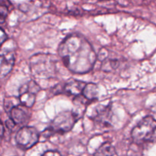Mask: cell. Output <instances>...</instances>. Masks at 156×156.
<instances>
[{
  "label": "cell",
  "mask_w": 156,
  "mask_h": 156,
  "mask_svg": "<svg viewBox=\"0 0 156 156\" xmlns=\"http://www.w3.org/2000/svg\"><path fill=\"white\" fill-rule=\"evenodd\" d=\"M58 53L66 68L76 74L88 73L97 60V54L89 41L78 34L66 37L59 44Z\"/></svg>",
  "instance_id": "6da1fadb"
},
{
  "label": "cell",
  "mask_w": 156,
  "mask_h": 156,
  "mask_svg": "<svg viewBox=\"0 0 156 156\" xmlns=\"http://www.w3.org/2000/svg\"><path fill=\"white\" fill-rule=\"evenodd\" d=\"M79 120L73 111H62L52 120L48 127L43 133V136L49 138L54 134H64L69 132Z\"/></svg>",
  "instance_id": "7a4b0ae2"
},
{
  "label": "cell",
  "mask_w": 156,
  "mask_h": 156,
  "mask_svg": "<svg viewBox=\"0 0 156 156\" xmlns=\"http://www.w3.org/2000/svg\"><path fill=\"white\" fill-rule=\"evenodd\" d=\"M131 137L136 143H152L156 140V120L152 116L142 119L133 129Z\"/></svg>",
  "instance_id": "3957f363"
},
{
  "label": "cell",
  "mask_w": 156,
  "mask_h": 156,
  "mask_svg": "<svg viewBox=\"0 0 156 156\" xmlns=\"http://www.w3.org/2000/svg\"><path fill=\"white\" fill-rule=\"evenodd\" d=\"M30 67L34 76L46 79L54 75L56 62L50 55L35 54L30 59Z\"/></svg>",
  "instance_id": "277c9868"
},
{
  "label": "cell",
  "mask_w": 156,
  "mask_h": 156,
  "mask_svg": "<svg viewBox=\"0 0 156 156\" xmlns=\"http://www.w3.org/2000/svg\"><path fill=\"white\" fill-rule=\"evenodd\" d=\"M39 140L40 133L36 128L32 126H23L18 131L15 136L17 145L24 150L30 149L35 146Z\"/></svg>",
  "instance_id": "5b68a950"
},
{
  "label": "cell",
  "mask_w": 156,
  "mask_h": 156,
  "mask_svg": "<svg viewBox=\"0 0 156 156\" xmlns=\"http://www.w3.org/2000/svg\"><path fill=\"white\" fill-rule=\"evenodd\" d=\"M41 90V87L34 80H30L21 85L19 89V97L21 105L30 108L34 105L36 96Z\"/></svg>",
  "instance_id": "8992f818"
},
{
  "label": "cell",
  "mask_w": 156,
  "mask_h": 156,
  "mask_svg": "<svg viewBox=\"0 0 156 156\" xmlns=\"http://www.w3.org/2000/svg\"><path fill=\"white\" fill-rule=\"evenodd\" d=\"M113 112L111 105H99L91 115L94 124L100 128H108L111 126Z\"/></svg>",
  "instance_id": "52a82bcc"
},
{
  "label": "cell",
  "mask_w": 156,
  "mask_h": 156,
  "mask_svg": "<svg viewBox=\"0 0 156 156\" xmlns=\"http://www.w3.org/2000/svg\"><path fill=\"white\" fill-rule=\"evenodd\" d=\"M9 113L10 115V120H12L15 125L27 124L30 118V108L21 104L14 107Z\"/></svg>",
  "instance_id": "ba28073f"
},
{
  "label": "cell",
  "mask_w": 156,
  "mask_h": 156,
  "mask_svg": "<svg viewBox=\"0 0 156 156\" xmlns=\"http://www.w3.org/2000/svg\"><path fill=\"white\" fill-rule=\"evenodd\" d=\"M15 64V54L9 50H0V79L12 71Z\"/></svg>",
  "instance_id": "9c48e42d"
},
{
  "label": "cell",
  "mask_w": 156,
  "mask_h": 156,
  "mask_svg": "<svg viewBox=\"0 0 156 156\" xmlns=\"http://www.w3.org/2000/svg\"><path fill=\"white\" fill-rule=\"evenodd\" d=\"M85 82L82 81L70 79L67 81L63 86V91L68 95L74 96L75 98L82 94L84 88L86 86Z\"/></svg>",
  "instance_id": "30bf717a"
},
{
  "label": "cell",
  "mask_w": 156,
  "mask_h": 156,
  "mask_svg": "<svg viewBox=\"0 0 156 156\" xmlns=\"http://www.w3.org/2000/svg\"><path fill=\"white\" fill-rule=\"evenodd\" d=\"M98 87L97 85L94 83H87L82 95L90 102H92L97 100L98 98Z\"/></svg>",
  "instance_id": "8fae6325"
},
{
  "label": "cell",
  "mask_w": 156,
  "mask_h": 156,
  "mask_svg": "<svg viewBox=\"0 0 156 156\" xmlns=\"http://www.w3.org/2000/svg\"><path fill=\"white\" fill-rule=\"evenodd\" d=\"M94 156H118L115 148L113 146L111 143H103L98 149L94 152Z\"/></svg>",
  "instance_id": "7c38bea8"
},
{
  "label": "cell",
  "mask_w": 156,
  "mask_h": 156,
  "mask_svg": "<svg viewBox=\"0 0 156 156\" xmlns=\"http://www.w3.org/2000/svg\"><path fill=\"white\" fill-rule=\"evenodd\" d=\"M9 2H0V24L5 21L6 18L9 15Z\"/></svg>",
  "instance_id": "4fadbf2b"
},
{
  "label": "cell",
  "mask_w": 156,
  "mask_h": 156,
  "mask_svg": "<svg viewBox=\"0 0 156 156\" xmlns=\"http://www.w3.org/2000/svg\"><path fill=\"white\" fill-rule=\"evenodd\" d=\"M6 40H7V34L2 29L0 28V47H2V45L4 44Z\"/></svg>",
  "instance_id": "5bb4252c"
},
{
  "label": "cell",
  "mask_w": 156,
  "mask_h": 156,
  "mask_svg": "<svg viewBox=\"0 0 156 156\" xmlns=\"http://www.w3.org/2000/svg\"><path fill=\"white\" fill-rule=\"evenodd\" d=\"M41 156H62V155H61V154L59 153V152H57V151L50 150V151H47V152H46L45 153L43 154Z\"/></svg>",
  "instance_id": "9a60e30c"
},
{
  "label": "cell",
  "mask_w": 156,
  "mask_h": 156,
  "mask_svg": "<svg viewBox=\"0 0 156 156\" xmlns=\"http://www.w3.org/2000/svg\"><path fill=\"white\" fill-rule=\"evenodd\" d=\"M3 134H4V126L2 122H0V140L3 136Z\"/></svg>",
  "instance_id": "2e32d148"
}]
</instances>
